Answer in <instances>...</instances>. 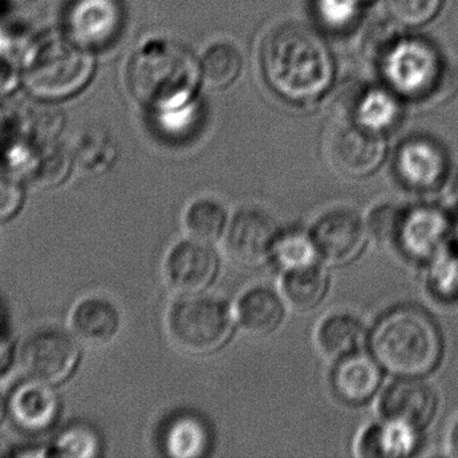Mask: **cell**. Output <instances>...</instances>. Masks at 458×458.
<instances>
[{
    "mask_svg": "<svg viewBox=\"0 0 458 458\" xmlns=\"http://www.w3.org/2000/svg\"><path fill=\"white\" fill-rule=\"evenodd\" d=\"M200 69L193 54L180 43L155 40L134 56L129 82L134 97L160 113L182 109L195 93Z\"/></svg>",
    "mask_w": 458,
    "mask_h": 458,
    "instance_id": "obj_3",
    "label": "cell"
},
{
    "mask_svg": "<svg viewBox=\"0 0 458 458\" xmlns=\"http://www.w3.org/2000/svg\"><path fill=\"white\" fill-rule=\"evenodd\" d=\"M366 343V331L357 317L346 314L326 317L315 333L318 351L330 362L358 354Z\"/></svg>",
    "mask_w": 458,
    "mask_h": 458,
    "instance_id": "obj_20",
    "label": "cell"
},
{
    "mask_svg": "<svg viewBox=\"0 0 458 458\" xmlns=\"http://www.w3.org/2000/svg\"><path fill=\"white\" fill-rule=\"evenodd\" d=\"M261 58L272 88L291 101L317 99L333 78L327 46L301 24H282L272 30L264 40Z\"/></svg>",
    "mask_w": 458,
    "mask_h": 458,
    "instance_id": "obj_1",
    "label": "cell"
},
{
    "mask_svg": "<svg viewBox=\"0 0 458 458\" xmlns=\"http://www.w3.org/2000/svg\"><path fill=\"white\" fill-rule=\"evenodd\" d=\"M401 105L398 94L384 89H373L365 94L360 108H358L357 120L365 124L369 128L384 134L386 129L392 128L400 117Z\"/></svg>",
    "mask_w": 458,
    "mask_h": 458,
    "instance_id": "obj_25",
    "label": "cell"
},
{
    "mask_svg": "<svg viewBox=\"0 0 458 458\" xmlns=\"http://www.w3.org/2000/svg\"><path fill=\"white\" fill-rule=\"evenodd\" d=\"M8 411L19 429L29 433L45 432L58 417L59 400L51 385L30 379L13 390Z\"/></svg>",
    "mask_w": 458,
    "mask_h": 458,
    "instance_id": "obj_16",
    "label": "cell"
},
{
    "mask_svg": "<svg viewBox=\"0 0 458 458\" xmlns=\"http://www.w3.org/2000/svg\"><path fill=\"white\" fill-rule=\"evenodd\" d=\"M373 357L384 370L398 378H424L443 358L440 327L419 307L392 309L371 331Z\"/></svg>",
    "mask_w": 458,
    "mask_h": 458,
    "instance_id": "obj_2",
    "label": "cell"
},
{
    "mask_svg": "<svg viewBox=\"0 0 458 458\" xmlns=\"http://www.w3.org/2000/svg\"><path fill=\"white\" fill-rule=\"evenodd\" d=\"M219 260L208 244L188 239L169 252L164 276L169 289L182 298L203 295L216 280Z\"/></svg>",
    "mask_w": 458,
    "mask_h": 458,
    "instance_id": "obj_11",
    "label": "cell"
},
{
    "mask_svg": "<svg viewBox=\"0 0 458 458\" xmlns=\"http://www.w3.org/2000/svg\"><path fill=\"white\" fill-rule=\"evenodd\" d=\"M360 2H368V0H360Z\"/></svg>",
    "mask_w": 458,
    "mask_h": 458,
    "instance_id": "obj_38",
    "label": "cell"
},
{
    "mask_svg": "<svg viewBox=\"0 0 458 458\" xmlns=\"http://www.w3.org/2000/svg\"><path fill=\"white\" fill-rule=\"evenodd\" d=\"M69 166V159L64 151L47 148L38 158L30 159L26 166L27 182L35 188L54 187L64 179Z\"/></svg>",
    "mask_w": 458,
    "mask_h": 458,
    "instance_id": "obj_29",
    "label": "cell"
},
{
    "mask_svg": "<svg viewBox=\"0 0 458 458\" xmlns=\"http://www.w3.org/2000/svg\"><path fill=\"white\" fill-rule=\"evenodd\" d=\"M272 258L284 272L317 264L318 252L311 234L291 231L277 237Z\"/></svg>",
    "mask_w": 458,
    "mask_h": 458,
    "instance_id": "obj_27",
    "label": "cell"
},
{
    "mask_svg": "<svg viewBox=\"0 0 458 458\" xmlns=\"http://www.w3.org/2000/svg\"><path fill=\"white\" fill-rule=\"evenodd\" d=\"M437 411V394L421 378H400L390 385L379 401L386 421L401 422L421 432Z\"/></svg>",
    "mask_w": 458,
    "mask_h": 458,
    "instance_id": "obj_14",
    "label": "cell"
},
{
    "mask_svg": "<svg viewBox=\"0 0 458 458\" xmlns=\"http://www.w3.org/2000/svg\"><path fill=\"white\" fill-rule=\"evenodd\" d=\"M444 0H386L387 10L401 26L419 27L432 21Z\"/></svg>",
    "mask_w": 458,
    "mask_h": 458,
    "instance_id": "obj_31",
    "label": "cell"
},
{
    "mask_svg": "<svg viewBox=\"0 0 458 458\" xmlns=\"http://www.w3.org/2000/svg\"><path fill=\"white\" fill-rule=\"evenodd\" d=\"M69 24V37L83 48L107 45L120 32L123 10L118 0H77Z\"/></svg>",
    "mask_w": 458,
    "mask_h": 458,
    "instance_id": "obj_15",
    "label": "cell"
},
{
    "mask_svg": "<svg viewBox=\"0 0 458 458\" xmlns=\"http://www.w3.org/2000/svg\"><path fill=\"white\" fill-rule=\"evenodd\" d=\"M419 430L401 424L386 421L374 425L362 436L360 443V456L406 457L416 451Z\"/></svg>",
    "mask_w": 458,
    "mask_h": 458,
    "instance_id": "obj_22",
    "label": "cell"
},
{
    "mask_svg": "<svg viewBox=\"0 0 458 458\" xmlns=\"http://www.w3.org/2000/svg\"><path fill=\"white\" fill-rule=\"evenodd\" d=\"M428 289L444 306H458V252L448 246L428 263Z\"/></svg>",
    "mask_w": 458,
    "mask_h": 458,
    "instance_id": "obj_24",
    "label": "cell"
},
{
    "mask_svg": "<svg viewBox=\"0 0 458 458\" xmlns=\"http://www.w3.org/2000/svg\"><path fill=\"white\" fill-rule=\"evenodd\" d=\"M93 56L69 35L47 34L35 40L24 56L27 88L40 99L72 96L93 74Z\"/></svg>",
    "mask_w": 458,
    "mask_h": 458,
    "instance_id": "obj_4",
    "label": "cell"
},
{
    "mask_svg": "<svg viewBox=\"0 0 458 458\" xmlns=\"http://www.w3.org/2000/svg\"><path fill=\"white\" fill-rule=\"evenodd\" d=\"M360 0H319V13L323 22L338 29L354 19Z\"/></svg>",
    "mask_w": 458,
    "mask_h": 458,
    "instance_id": "obj_33",
    "label": "cell"
},
{
    "mask_svg": "<svg viewBox=\"0 0 458 458\" xmlns=\"http://www.w3.org/2000/svg\"><path fill=\"white\" fill-rule=\"evenodd\" d=\"M454 222L430 204L401 210L393 246L416 263L428 264L449 246Z\"/></svg>",
    "mask_w": 458,
    "mask_h": 458,
    "instance_id": "obj_8",
    "label": "cell"
},
{
    "mask_svg": "<svg viewBox=\"0 0 458 458\" xmlns=\"http://www.w3.org/2000/svg\"><path fill=\"white\" fill-rule=\"evenodd\" d=\"M51 454L58 457H96L99 454V440L91 428L72 425L59 435L51 448Z\"/></svg>",
    "mask_w": 458,
    "mask_h": 458,
    "instance_id": "obj_30",
    "label": "cell"
},
{
    "mask_svg": "<svg viewBox=\"0 0 458 458\" xmlns=\"http://www.w3.org/2000/svg\"><path fill=\"white\" fill-rule=\"evenodd\" d=\"M449 451H451L452 456L458 457V419L452 429L451 437H449Z\"/></svg>",
    "mask_w": 458,
    "mask_h": 458,
    "instance_id": "obj_35",
    "label": "cell"
},
{
    "mask_svg": "<svg viewBox=\"0 0 458 458\" xmlns=\"http://www.w3.org/2000/svg\"><path fill=\"white\" fill-rule=\"evenodd\" d=\"M234 315L225 301L190 296L177 301L166 316V333L180 351L188 355L214 354L233 333Z\"/></svg>",
    "mask_w": 458,
    "mask_h": 458,
    "instance_id": "obj_5",
    "label": "cell"
},
{
    "mask_svg": "<svg viewBox=\"0 0 458 458\" xmlns=\"http://www.w3.org/2000/svg\"><path fill=\"white\" fill-rule=\"evenodd\" d=\"M323 150L328 166L349 177L373 174L386 155V143L379 132L355 117L335 118L323 136Z\"/></svg>",
    "mask_w": 458,
    "mask_h": 458,
    "instance_id": "obj_7",
    "label": "cell"
},
{
    "mask_svg": "<svg viewBox=\"0 0 458 458\" xmlns=\"http://www.w3.org/2000/svg\"><path fill=\"white\" fill-rule=\"evenodd\" d=\"M382 73L398 96L411 99L429 97L445 75L440 51L421 38L393 37L382 51Z\"/></svg>",
    "mask_w": 458,
    "mask_h": 458,
    "instance_id": "obj_6",
    "label": "cell"
},
{
    "mask_svg": "<svg viewBox=\"0 0 458 458\" xmlns=\"http://www.w3.org/2000/svg\"><path fill=\"white\" fill-rule=\"evenodd\" d=\"M449 161L445 150L430 137L405 140L395 156V172L403 186L416 193H430L445 185Z\"/></svg>",
    "mask_w": 458,
    "mask_h": 458,
    "instance_id": "obj_12",
    "label": "cell"
},
{
    "mask_svg": "<svg viewBox=\"0 0 458 458\" xmlns=\"http://www.w3.org/2000/svg\"><path fill=\"white\" fill-rule=\"evenodd\" d=\"M277 229L274 220L258 210L237 212L227 226L225 247L228 257L242 266H258L272 257Z\"/></svg>",
    "mask_w": 458,
    "mask_h": 458,
    "instance_id": "obj_13",
    "label": "cell"
},
{
    "mask_svg": "<svg viewBox=\"0 0 458 458\" xmlns=\"http://www.w3.org/2000/svg\"><path fill=\"white\" fill-rule=\"evenodd\" d=\"M208 445V433L203 424L192 417L176 419L166 432L165 448L171 456H201Z\"/></svg>",
    "mask_w": 458,
    "mask_h": 458,
    "instance_id": "obj_26",
    "label": "cell"
},
{
    "mask_svg": "<svg viewBox=\"0 0 458 458\" xmlns=\"http://www.w3.org/2000/svg\"><path fill=\"white\" fill-rule=\"evenodd\" d=\"M242 65V54L233 45L217 43L204 56V80L211 88H225L239 75Z\"/></svg>",
    "mask_w": 458,
    "mask_h": 458,
    "instance_id": "obj_28",
    "label": "cell"
},
{
    "mask_svg": "<svg viewBox=\"0 0 458 458\" xmlns=\"http://www.w3.org/2000/svg\"><path fill=\"white\" fill-rule=\"evenodd\" d=\"M182 223L191 239L214 244L225 237L227 230V212L214 199H198L185 210Z\"/></svg>",
    "mask_w": 458,
    "mask_h": 458,
    "instance_id": "obj_23",
    "label": "cell"
},
{
    "mask_svg": "<svg viewBox=\"0 0 458 458\" xmlns=\"http://www.w3.org/2000/svg\"><path fill=\"white\" fill-rule=\"evenodd\" d=\"M318 257L331 266H344L360 257L369 239L368 223L350 210L328 212L312 229Z\"/></svg>",
    "mask_w": 458,
    "mask_h": 458,
    "instance_id": "obj_10",
    "label": "cell"
},
{
    "mask_svg": "<svg viewBox=\"0 0 458 458\" xmlns=\"http://www.w3.org/2000/svg\"><path fill=\"white\" fill-rule=\"evenodd\" d=\"M330 287V277L322 266H306L284 272L282 298L285 306L296 312H310L325 300Z\"/></svg>",
    "mask_w": 458,
    "mask_h": 458,
    "instance_id": "obj_21",
    "label": "cell"
},
{
    "mask_svg": "<svg viewBox=\"0 0 458 458\" xmlns=\"http://www.w3.org/2000/svg\"><path fill=\"white\" fill-rule=\"evenodd\" d=\"M452 239L456 242L457 247H454V249L458 252V220L456 223H454V229H452Z\"/></svg>",
    "mask_w": 458,
    "mask_h": 458,
    "instance_id": "obj_36",
    "label": "cell"
},
{
    "mask_svg": "<svg viewBox=\"0 0 458 458\" xmlns=\"http://www.w3.org/2000/svg\"><path fill=\"white\" fill-rule=\"evenodd\" d=\"M23 202V188L18 179L0 174V222L10 220Z\"/></svg>",
    "mask_w": 458,
    "mask_h": 458,
    "instance_id": "obj_34",
    "label": "cell"
},
{
    "mask_svg": "<svg viewBox=\"0 0 458 458\" xmlns=\"http://www.w3.org/2000/svg\"><path fill=\"white\" fill-rule=\"evenodd\" d=\"M69 327L75 338L88 346H107L120 333V312L105 298H86L70 312Z\"/></svg>",
    "mask_w": 458,
    "mask_h": 458,
    "instance_id": "obj_17",
    "label": "cell"
},
{
    "mask_svg": "<svg viewBox=\"0 0 458 458\" xmlns=\"http://www.w3.org/2000/svg\"><path fill=\"white\" fill-rule=\"evenodd\" d=\"M400 212V209L393 206H381L374 210L369 218V236L373 237L379 245L393 246Z\"/></svg>",
    "mask_w": 458,
    "mask_h": 458,
    "instance_id": "obj_32",
    "label": "cell"
},
{
    "mask_svg": "<svg viewBox=\"0 0 458 458\" xmlns=\"http://www.w3.org/2000/svg\"><path fill=\"white\" fill-rule=\"evenodd\" d=\"M3 413H4V405H3V398L2 395H0V421H2Z\"/></svg>",
    "mask_w": 458,
    "mask_h": 458,
    "instance_id": "obj_37",
    "label": "cell"
},
{
    "mask_svg": "<svg viewBox=\"0 0 458 458\" xmlns=\"http://www.w3.org/2000/svg\"><path fill=\"white\" fill-rule=\"evenodd\" d=\"M81 352L72 336L56 330L38 331L30 336L21 352L27 376L42 384H62L80 362Z\"/></svg>",
    "mask_w": 458,
    "mask_h": 458,
    "instance_id": "obj_9",
    "label": "cell"
},
{
    "mask_svg": "<svg viewBox=\"0 0 458 458\" xmlns=\"http://www.w3.org/2000/svg\"><path fill=\"white\" fill-rule=\"evenodd\" d=\"M381 368L376 358L362 352L339 360L333 374L336 395L350 405L368 402L381 386Z\"/></svg>",
    "mask_w": 458,
    "mask_h": 458,
    "instance_id": "obj_18",
    "label": "cell"
},
{
    "mask_svg": "<svg viewBox=\"0 0 458 458\" xmlns=\"http://www.w3.org/2000/svg\"><path fill=\"white\" fill-rule=\"evenodd\" d=\"M284 300L268 288H253L237 301V324L252 338H266L282 325L285 316Z\"/></svg>",
    "mask_w": 458,
    "mask_h": 458,
    "instance_id": "obj_19",
    "label": "cell"
}]
</instances>
